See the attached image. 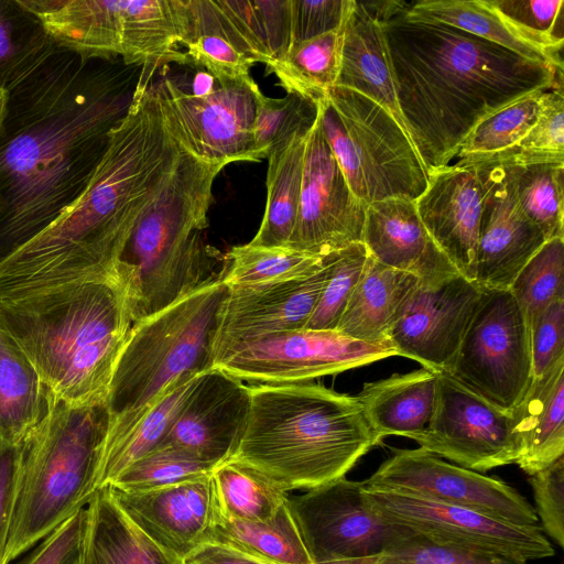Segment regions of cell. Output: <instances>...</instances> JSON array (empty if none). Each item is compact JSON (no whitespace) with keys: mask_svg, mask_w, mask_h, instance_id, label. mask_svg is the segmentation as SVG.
Instances as JSON below:
<instances>
[{"mask_svg":"<svg viewBox=\"0 0 564 564\" xmlns=\"http://www.w3.org/2000/svg\"><path fill=\"white\" fill-rule=\"evenodd\" d=\"M47 410L21 444V465L4 562L30 550L96 490L107 434L106 403L72 406L46 391Z\"/></svg>","mask_w":564,"mask_h":564,"instance_id":"obj_8","label":"cell"},{"mask_svg":"<svg viewBox=\"0 0 564 564\" xmlns=\"http://www.w3.org/2000/svg\"><path fill=\"white\" fill-rule=\"evenodd\" d=\"M212 473L147 490L107 487L142 531L183 560L205 542L216 519L218 508Z\"/></svg>","mask_w":564,"mask_h":564,"instance_id":"obj_22","label":"cell"},{"mask_svg":"<svg viewBox=\"0 0 564 564\" xmlns=\"http://www.w3.org/2000/svg\"><path fill=\"white\" fill-rule=\"evenodd\" d=\"M419 284L414 275L386 267L368 254L336 330L366 343L390 341V330Z\"/></svg>","mask_w":564,"mask_h":564,"instance_id":"obj_29","label":"cell"},{"mask_svg":"<svg viewBox=\"0 0 564 564\" xmlns=\"http://www.w3.org/2000/svg\"><path fill=\"white\" fill-rule=\"evenodd\" d=\"M318 115V102L294 94L271 98L261 91L257 98L253 127L256 162L267 159L279 144L304 128H311Z\"/></svg>","mask_w":564,"mask_h":564,"instance_id":"obj_43","label":"cell"},{"mask_svg":"<svg viewBox=\"0 0 564 564\" xmlns=\"http://www.w3.org/2000/svg\"><path fill=\"white\" fill-rule=\"evenodd\" d=\"M200 375L187 376L173 383L143 420L121 442L101 455L96 490L109 486L130 465L162 444Z\"/></svg>","mask_w":564,"mask_h":564,"instance_id":"obj_37","label":"cell"},{"mask_svg":"<svg viewBox=\"0 0 564 564\" xmlns=\"http://www.w3.org/2000/svg\"><path fill=\"white\" fill-rule=\"evenodd\" d=\"M218 513L229 520L269 521L289 494L263 473L230 458L212 473Z\"/></svg>","mask_w":564,"mask_h":564,"instance_id":"obj_39","label":"cell"},{"mask_svg":"<svg viewBox=\"0 0 564 564\" xmlns=\"http://www.w3.org/2000/svg\"><path fill=\"white\" fill-rule=\"evenodd\" d=\"M216 84L194 94L169 78L154 83L169 131L185 151L203 161L256 162L253 127L260 88L254 80Z\"/></svg>","mask_w":564,"mask_h":564,"instance_id":"obj_13","label":"cell"},{"mask_svg":"<svg viewBox=\"0 0 564 564\" xmlns=\"http://www.w3.org/2000/svg\"><path fill=\"white\" fill-rule=\"evenodd\" d=\"M362 496L384 521L435 543L524 562L554 555L539 524H513L468 508L366 481H362Z\"/></svg>","mask_w":564,"mask_h":564,"instance_id":"obj_11","label":"cell"},{"mask_svg":"<svg viewBox=\"0 0 564 564\" xmlns=\"http://www.w3.org/2000/svg\"><path fill=\"white\" fill-rule=\"evenodd\" d=\"M21 444L0 441V564L4 552L18 491Z\"/></svg>","mask_w":564,"mask_h":564,"instance_id":"obj_54","label":"cell"},{"mask_svg":"<svg viewBox=\"0 0 564 564\" xmlns=\"http://www.w3.org/2000/svg\"><path fill=\"white\" fill-rule=\"evenodd\" d=\"M481 293L479 285L460 274L433 288L419 284L389 334L398 356L447 373Z\"/></svg>","mask_w":564,"mask_h":564,"instance_id":"obj_19","label":"cell"},{"mask_svg":"<svg viewBox=\"0 0 564 564\" xmlns=\"http://www.w3.org/2000/svg\"><path fill=\"white\" fill-rule=\"evenodd\" d=\"M335 252L313 275L282 283L229 288L215 347L226 350L263 336L304 328L329 279Z\"/></svg>","mask_w":564,"mask_h":564,"instance_id":"obj_21","label":"cell"},{"mask_svg":"<svg viewBox=\"0 0 564 564\" xmlns=\"http://www.w3.org/2000/svg\"><path fill=\"white\" fill-rule=\"evenodd\" d=\"M182 150L165 124L153 84L135 85L82 195L0 262V300L117 275L137 223Z\"/></svg>","mask_w":564,"mask_h":564,"instance_id":"obj_2","label":"cell"},{"mask_svg":"<svg viewBox=\"0 0 564 564\" xmlns=\"http://www.w3.org/2000/svg\"><path fill=\"white\" fill-rule=\"evenodd\" d=\"M410 438L421 448L477 473L516 464L519 455L512 412L494 405L445 372H438L427 427Z\"/></svg>","mask_w":564,"mask_h":564,"instance_id":"obj_15","label":"cell"},{"mask_svg":"<svg viewBox=\"0 0 564 564\" xmlns=\"http://www.w3.org/2000/svg\"><path fill=\"white\" fill-rule=\"evenodd\" d=\"M46 389L18 345L0 330V441L19 444L43 419Z\"/></svg>","mask_w":564,"mask_h":564,"instance_id":"obj_32","label":"cell"},{"mask_svg":"<svg viewBox=\"0 0 564 564\" xmlns=\"http://www.w3.org/2000/svg\"><path fill=\"white\" fill-rule=\"evenodd\" d=\"M365 481L468 508L513 524H538L534 508L510 485L447 463L421 447L393 449V455Z\"/></svg>","mask_w":564,"mask_h":564,"instance_id":"obj_16","label":"cell"},{"mask_svg":"<svg viewBox=\"0 0 564 564\" xmlns=\"http://www.w3.org/2000/svg\"><path fill=\"white\" fill-rule=\"evenodd\" d=\"M491 155L505 166L520 208L545 240L564 238V162L524 161L510 149Z\"/></svg>","mask_w":564,"mask_h":564,"instance_id":"obj_33","label":"cell"},{"mask_svg":"<svg viewBox=\"0 0 564 564\" xmlns=\"http://www.w3.org/2000/svg\"><path fill=\"white\" fill-rule=\"evenodd\" d=\"M414 203L438 249L462 276L474 282L482 209L475 170L457 162L429 172L427 186Z\"/></svg>","mask_w":564,"mask_h":564,"instance_id":"obj_23","label":"cell"},{"mask_svg":"<svg viewBox=\"0 0 564 564\" xmlns=\"http://www.w3.org/2000/svg\"><path fill=\"white\" fill-rule=\"evenodd\" d=\"M344 25L293 44L283 57L267 67L288 94L314 102L326 97L339 72Z\"/></svg>","mask_w":564,"mask_h":564,"instance_id":"obj_38","label":"cell"},{"mask_svg":"<svg viewBox=\"0 0 564 564\" xmlns=\"http://www.w3.org/2000/svg\"><path fill=\"white\" fill-rule=\"evenodd\" d=\"M513 148L522 151L564 154L563 88H551L542 93L535 123Z\"/></svg>","mask_w":564,"mask_h":564,"instance_id":"obj_50","label":"cell"},{"mask_svg":"<svg viewBox=\"0 0 564 564\" xmlns=\"http://www.w3.org/2000/svg\"><path fill=\"white\" fill-rule=\"evenodd\" d=\"M533 379L564 358V297L549 305L530 325Z\"/></svg>","mask_w":564,"mask_h":564,"instance_id":"obj_49","label":"cell"},{"mask_svg":"<svg viewBox=\"0 0 564 564\" xmlns=\"http://www.w3.org/2000/svg\"><path fill=\"white\" fill-rule=\"evenodd\" d=\"M250 412V389L219 368L202 373L160 446H172L217 467L230 459Z\"/></svg>","mask_w":564,"mask_h":564,"instance_id":"obj_20","label":"cell"},{"mask_svg":"<svg viewBox=\"0 0 564 564\" xmlns=\"http://www.w3.org/2000/svg\"><path fill=\"white\" fill-rule=\"evenodd\" d=\"M228 294L229 286L218 279L131 325L108 389L101 455L121 442L173 383L215 367Z\"/></svg>","mask_w":564,"mask_h":564,"instance_id":"obj_7","label":"cell"},{"mask_svg":"<svg viewBox=\"0 0 564 564\" xmlns=\"http://www.w3.org/2000/svg\"><path fill=\"white\" fill-rule=\"evenodd\" d=\"M543 91L527 95L485 117L467 135L457 155H486L516 147L535 123Z\"/></svg>","mask_w":564,"mask_h":564,"instance_id":"obj_42","label":"cell"},{"mask_svg":"<svg viewBox=\"0 0 564 564\" xmlns=\"http://www.w3.org/2000/svg\"><path fill=\"white\" fill-rule=\"evenodd\" d=\"M529 482L543 530L564 547V456L530 476Z\"/></svg>","mask_w":564,"mask_h":564,"instance_id":"obj_48","label":"cell"},{"mask_svg":"<svg viewBox=\"0 0 564 564\" xmlns=\"http://www.w3.org/2000/svg\"><path fill=\"white\" fill-rule=\"evenodd\" d=\"M115 62L59 48L9 93L0 127V262L88 185L133 94Z\"/></svg>","mask_w":564,"mask_h":564,"instance_id":"obj_1","label":"cell"},{"mask_svg":"<svg viewBox=\"0 0 564 564\" xmlns=\"http://www.w3.org/2000/svg\"><path fill=\"white\" fill-rule=\"evenodd\" d=\"M355 0H292L293 44L340 29Z\"/></svg>","mask_w":564,"mask_h":564,"instance_id":"obj_51","label":"cell"},{"mask_svg":"<svg viewBox=\"0 0 564 564\" xmlns=\"http://www.w3.org/2000/svg\"><path fill=\"white\" fill-rule=\"evenodd\" d=\"M183 564H271L226 544L204 542L189 552Z\"/></svg>","mask_w":564,"mask_h":564,"instance_id":"obj_55","label":"cell"},{"mask_svg":"<svg viewBox=\"0 0 564 564\" xmlns=\"http://www.w3.org/2000/svg\"><path fill=\"white\" fill-rule=\"evenodd\" d=\"M85 508L63 521L17 564H70L75 561L82 544Z\"/></svg>","mask_w":564,"mask_h":564,"instance_id":"obj_52","label":"cell"},{"mask_svg":"<svg viewBox=\"0 0 564 564\" xmlns=\"http://www.w3.org/2000/svg\"><path fill=\"white\" fill-rule=\"evenodd\" d=\"M189 20L182 42L188 63L205 68L217 82H251L254 64L234 43L213 0H188Z\"/></svg>","mask_w":564,"mask_h":564,"instance_id":"obj_36","label":"cell"},{"mask_svg":"<svg viewBox=\"0 0 564 564\" xmlns=\"http://www.w3.org/2000/svg\"><path fill=\"white\" fill-rule=\"evenodd\" d=\"M335 86L354 90L373 100L389 111L406 132L381 24L359 1L354 2L345 21Z\"/></svg>","mask_w":564,"mask_h":564,"instance_id":"obj_25","label":"cell"},{"mask_svg":"<svg viewBox=\"0 0 564 564\" xmlns=\"http://www.w3.org/2000/svg\"><path fill=\"white\" fill-rule=\"evenodd\" d=\"M249 389L247 426L231 458L263 473L288 492L345 477L380 444L357 397L319 384Z\"/></svg>","mask_w":564,"mask_h":564,"instance_id":"obj_5","label":"cell"},{"mask_svg":"<svg viewBox=\"0 0 564 564\" xmlns=\"http://www.w3.org/2000/svg\"><path fill=\"white\" fill-rule=\"evenodd\" d=\"M530 325L549 305L564 297V238H553L534 253L508 290Z\"/></svg>","mask_w":564,"mask_h":564,"instance_id":"obj_41","label":"cell"},{"mask_svg":"<svg viewBox=\"0 0 564 564\" xmlns=\"http://www.w3.org/2000/svg\"><path fill=\"white\" fill-rule=\"evenodd\" d=\"M398 356L390 341L366 343L332 329L300 328L237 345L215 367L247 381L301 383Z\"/></svg>","mask_w":564,"mask_h":564,"instance_id":"obj_12","label":"cell"},{"mask_svg":"<svg viewBox=\"0 0 564 564\" xmlns=\"http://www.w3.org/2000/svg\"><path fill=\"white\" fill-rule=\"evenodd\" d=\"M366 208L351 192L317 115L306 141L300 205L286 247L325 256L362 242Z\"/></svg>","mask_w":564,"mask_h":564,"instance_id":"obj_17","label":"cell"},{"mask_svg":"<svg viewBox=\"0 0 564 564\" xmlns=\"http://www.w3.org/2000/svg\"><path fill=\"white\" fill-rule=\"evenodd\" d=\"M405 14L417 20L455 26L528 59L563 68L562 59L523 39L487 0H423L411 3Z\"/></svg>","mask_w":564,"mask_h":564,"instance_id":"obj_34","label":"cell"},{"mask_svg":"<svg viewBox=\"0 0 564 564\" xmlns=\"http://www.w3.org/2000/svg\"><path fill=\"white\" fill-rule=\"evenodd\" d=\"M408 8L379 22L399 109L427 174L448 165L485 117L532 93L563 88V68L409 18Z\"/></svg>","mask_w":564,"mask_h":564,"instance_id":"obj_3","label":"cell"},{"mask_svg":"<svg viewBox=\"0 0 564 564\" xmlns=\"http://www.w3.org/2000/svg\"><path fill=\"white\" fill-rule=\"evenodd\" d=\"M59 48L20 0H0V88L10 93Z\"/></svg>","mask_w":564,"mask_h":564,"instance_id":"obj_35","label":"cell"},{"mask_svg":"<svg viewBox=\"0 0 564 564\" xmlns=\"http://www.w3.org/2000/svg\"><path fill=\"white\" fill-rule=\"evenodd\" d=\"M205 542L226 544L271 564H315L289 498L269 521H238L217 510Z\"/></svg>","mask_w":564,"mask_h":564,"instance_id":"obj_31","label":"cell"},{"mask_svg":"<svg viewBox=\"0 0 564 564\" xmlns=\"http://www.w3.org/2000/svg\"><path fill=\"white\" fill-rule=\"evenodd\" d=\"M131 325L117 275L0 300V330L24 352L46 391L72 406L106 403Z\"/></svg>","mask_w":564,"mask_h":564,"instance_id":"obj_4","label":"cell"},{"mask_svg":"<svg viewBox=\"0 0 564 564\" xmlns=\"http://www.w3.org/2000/svg\"><path fill=\"white\" fill-rule=\"evenodd\" d=\"M523 39L562 59L563 0H487Z\"/></svg>","mask_w":564,"mask_h":564,"instance_id":"obj_44","label":"cell"},{"mask_svg":"<svg viewBox=\"0 0 564 564\" xmlns=\"http://www.w3.org/2000/svg\"><path fill=\"white\" fill-rule=\"evenodd\" d=\"M367 258L368 251L362 242L335 251L329 279L304 328L336 330Z\"/></svg>","mask_w":564,"mask_h":564,"instance_id":"obj_46","label":"cell"},{"mask_svg":"<svg viewBox=\"0 0 564 564\" xmlns=\"http://www.w3.org/2000/svg\"><path fill=\"white\" fill-rule=\"evenodd\" d=\"M325 139L354 195L366 206L388 198L415 200L429 174L394 117L354 90L333 86L318 101Z\"/></svg>","mask_w":564,"mask_h":564,"instance_id":"obj_9","label":"cell"},{"mask_svg":"<svg viewBox=\"0 0 564 564\" xmlns=\"http://www.w3.org/2000/svg\"><path fill=\"white\" fill-rule=\"evenodd\" d=\"M367 564H527L521 560L435 543L410 533Z\"/></svg>","mask_w":564,"mask_h":564,"instance_id":"obj_47","label":"cell"},{"mask_svg":"<svg viewBox=\"0 0 564 564\" xmlns=\"http://www.w3.org/2000/svg\"><path fill=\"white\" fill-rule=\"evenodd\" d=\"M438 372L421 368L367 382L357 395L367 420L381 443L386 436L410 438L432 419Z\"/></svg>","mask_w":564,"mask_h":564,"instance_id":"obj_28","label":"cell"},{"mask_svg":"<svg viewBox=\"0 0 564 564\" xmlns=\"http://www.w3.org/2000/svg\"><path fill=\"white\" fill-rule=\"evenodd\" d=\"M362 243L379 263L414 275L422 286L459 274L427 232L414 200L394 197L368 205Z\"/></svg>","mask_w":564,"mask_h":564,"instance_id":"obj_24","label":"cell"},{"mask_svg":"<svg viewBox=\"0 0 564 564\" xmlns=\"http://www.w3.org/2000/svg\"><path fill=\"white\" fill-rule=\"evenodd\" d=\"M447 373L505 411L522 402L533 380L530 328L509 291L482 289Z\"/></svg>","mask_w":564,"mask_h":564,"instance_id":"obj_10","label":"cell"},{"mask_svg":"<svg viewBox=\"0 0 564 564\" xmlns=\"http://www.w3.org/2000/svg\"><path fill=\"white\" fill-rule=\"evenodd\" d=\"M312 127L301 129L267 156L265 208L250 245L286 247L296 221L305 148Z\"/></svg>","mask_w":564,"mask_h":564,"instance_id":"obj_30","label":"cell"},{"mask_svg":"<svg viewBox=\"0 0 564 564\" xmlns=\"http://www.w3.org/2000/svg\"><path fill=\"white\" fill-rule=\"evenodd\" d=\"M78 564H183V560L142 531L104 487L85 508Z\"/></svg>","mask_w":564,"mask_h":564,"instance_id":"obj_26","label":"cell"},{"mask_svg":"<svg viewBox=\"0 0 564 564\" xmlns=\"http://www.w3.org/2000/svg\"><path fill=\"white\" fill-rule=\"evenodd\" d=\"M214 466L172 446H159L124 469L109 486L135 491L159 488L210 474Z\"/></svg>","mask_w":564,"mask_h":564,"instance_id":"obj_45","label":"cell"},{"mask_svg":"<svg viewBox=\"0 0 564 564\" xmlns=\"http://www.w3.org/2000/svg\"><path fill=\"white\" fill-rule=\"evenodd\" d=\"M327 254H314L288 247L235 246L228 252L229 267L221 280L229 288L258 286L306 279L317 272Z\"/></svg>","mask_w":564,"mask_h":564,"instance_id":"obj_40","label":"cell"},{"mask_svg":"<svg viewBox=\"0 0 564 564\" xmlns=\"http://www.w3.org/2000/svg\"><path fill=\"white\" fill-rule=\"evenodd\" d=\"M479 180L482 198L474 282L508 291L527 262L546 241L520 208L505 166L491 154L462 156Z\"/></svg>","mask_w":564,"mask_h":564,"instance_id":"obj_18","label":"cell"},{"mask_svg":"<svg viewBox=\"0 0 564 564\" xmlns=\"http://www.w3.org/2000/svg\"><path fill=\"white\" fill-rule=\"evenodd\" d=\"M511 412L519 447L516 464L527 475L564 456V358L532 380L524 399Z\"/></svg>","mask_w":564,"mask_h":564,"instance_id":"obj_27","label":"cell"},{"mask_svg":"<svg viewBox=\"0 0 564 564\" xmlns=\"http://www.w3.org/2000/svg\"><path fill=\"white\" fill-rule=\"evenodd\" d=\"M70 564H78V557L75 561H73Z\"/></svg>","mask_w":564,"mask_h":564,"instance_id":"obj_57","label":"cell"},{"mask_svg":"<svg viewBox=\"0 0 564 564\" xmlns=\"http://www.w3.org/2000/svg\"><path fill=\"white\" fill-rule=\"evenodd\" d=\"M289 502L315 564H367L411 533L371 510L362 496V481L346 476Z\"/></svg>","mask_w":564,"mask_h":564,"instance_id":"obj_14","label":"cell"},{"mask_svg":"<svg viewBox=\"0 0 564 564\" xmlns=\"http://www.w3.org/2000/svg\"><path fill=\"white\" fill-rule=\"evenodd\" d=\"M9 93L0 88V127L6 116Z\"/></svg>","mask_w":564,"mask_h":564,"instance_id":"obj_56","label":"cell"},{"mask_svg":"<svg viewBox=\"0 0 564 564\" xmlns=\"http://www.w3.org/2000/svg\"><path fill=\"white\" fill-rule=\"evenodd\" d=\"M225 166L183 148L137 223L116 268L132 324L216 281L212 279L215 251L203 231L208 226L213 184Z\"/></svg>","mask_w":564,"mask_h":564,"instance_id":"obj_6","label":"cell"},{"mask_svg":"<svg viewBox=\"0 0 564 564\" xmlns=\"http://www.w3.org/2000/svg\"><path fill=\"white\" fill-rule=\"evenodd\" d=\"M252 6L272 64L283 57L293 45L292 0H257L252 1Z\"/></svg>","mask_w":564,"mask_h":564,"instance_id":"obj_53","label":"cell"}]
</instances>
